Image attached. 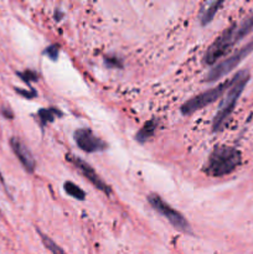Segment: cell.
Instances as JSON below:
<instances>
[{"instance_id":"obj_14","label":"cell","mask_w":253,"mask_h":254,"mask_svg":"<svg viewBox=\"0 0 253 254\" xmlns=\"http://www.w3.org/2000/svg\"><path fill=\"white\" fill-rule=\"evenodd\" d=\"M63 189L64 191H66L67 195L76 198V200L83 201L84 198H86V192H84L79 186H77L76 184L71 183V181H66V183L63 184Z\"/></svg>"},{"instance_id":"obj_2","label":"cell","mask_w":253,"mask_h":254,"mask_svg":"<svg viewBox=\"0 0 253 254\" xmlns=\"http://www.w3.org/2000/svg\"><path fill=\"white\" fill-rule=\"evenodd\" d=\"M251 78V74L247 69H243L240 71L238 73H236V76L232 77V83H231L230 88L226 92L225 98L221 102L220 107H218V112L215 116L212 122V130L218 131L222 129V127L225 126L226 122L228 121L230 116L232 114L235 106L237 104L238 98L242 94L243 89L247 86L248 81Z\"/></svg>"},{"instance_id":"obj_8","label":"cell","mask_w":253,"mask_h":254,"mask_svg":"<svg viewBox=\"0 0 253 254\" xmlns=\"http://www.w3.org/2000/svg\"><path fill=\"white\" fill-rule=\"evenodd\" d=\"M73 139L77 146L86 153H98L108 148V144L97 136L91 129L81 128L73 133Z\"/></svg>"},{"instance_id":"obj_9","label":"cell","mask_w":253,"mask_h":254,"mask_svg":"<svg viewBox=\"0 0 253 254\" xmlns=\"http://www.w3.org/2000/svg\"><path fill=\"white\" fill-rule=\"evenodd\" d=\"M9 143L12 153L15 154V156H16L17 160L20 161V164H21L22 168L25 169V171L29 174L34 173L35 168H36V161H35L34 156H32L29 148H27L19 138H16V136L10 138Z\"/></svg>"},{"instance_id":"obj_16","label":"cell","mask_w":253,"mask_h":254,"mask_svg":"<svg viewBox=\"0 0 253 254\" xmlns=\"http://www.w3.org/2000/svg\"><path fill=\"white\" fill-rule=\"evenodd\" d=\"M16 74L27 84H30L31 82L39 81V74H37L36 72L31 71V69H26V71L24 72H16Z\"/></svg>"},{"instance_id":"obj_11","label":"cell","mask_w":253,"mask_h":254,"mask_svg":"<svg viewBox=\"0 0 253 254\" xmlns=\"http://www.w3.org/2000/svg\"><path fill=\"white\" fill-rule=\"evenodd\" d=\"M156 128H158V121H155V119L148 121L140 129H139L138 133L135 134V140L140 144L146 143L149 139L153 138L154 134H155Z\"/></svg>"},{"instance_id":"obj_3","label":"cell","mask_w":253,"mask_h":254,"mask_svg":"<svg viewBox=\"0 0 253 254\" xmlns=\"http://www.w3.org/2000/svg\"><path fill=\"white\" fill-rule=\"evenodd\" d=\"M252 51H253V40L251 42H248L247 45H245L243 47H241L240 50H237V51H236L235 54L231 55L230 57H227V59L223 60V61L218 62L216 66H213L212 68L210 69V72L206 74L203 82L210 83V82H215L217 81V79L222 78L223 76L230 73L232 69H235L236 67L242 62V60L246 59V57H247Z\"/></svg>"},{"instance_id":"obj_20","label":"cell","mask_w":253,"mask_h":254,"mask_svg":"<svg viewBox=\"0 0 253 254\" xmlns=\"http://www.w3.org/2000/svg\"><path fill=\"white\" fill-rule=\"evenodd\" d=\"M0 113H1V116L6 119L14 118V113H12V111L9 108V107H1V109H0Z\"/></svg>"},{"instance_id":"obj_10","label":"cell","mask_w":253,"mask_h":254,"mask_svg":"<svg viewBox=\"0 0 253 254\" xmlns=\"http://www.w3.org/2000/svg\"><path fill=\"white\" fill-rule=\"evenodd\" d=\"M223 5L222 0H215V1H206L203 2L202 7L200 10V14H198V20H200L201 25L205 26V25L210 24L211 21L215 17L216 12L218 11L221 6Z\"/></svg>"},{"instance_id":"obj_18","label":"cell","mask_w":253,"mask_h":254,"mask_svg":"<svg viewBox=\"0 0 253 254\" xmlns=\"http://www.w3.org/2000/svg\"><path fill=\"white\" fill-rule=\"evenodd\" d=\"M15 92H16L17 94H20V96L25 97V98L27 99H31V98H35L36 97V91H35L34 88H30L29 91L27 89H22V88H17V87H15Z\"/></svg>"},{"instance_id":"obj_15","label":"cell","mask_w":253,"mask_h":254,"mask_svg":"<svg viewBox=\"0 0 253 254\" xmlns=\"http://www.w3.org/2000/svg\"><path fill=\"white\" fill-rule=\"evenodd\" d=\"M39 235H40V237H41L42 243H44L45 247H46L47 250H49L52 254H66V253H64V251L62 250V248L60 247L57 243H55L54 241H52L51 238L49 237V236L44 235L42 232H39Z\"/></svg>"},{"instance_id":"obj_21","label":"cell","mask_w":253,"mask_h":254,"mask_svg":"<svg viewBox=\"0 0 253 254\" xmlns=\"http://www.w3.org/2000/svg\"><path fill=\"white\" fill-rule=\"evenodd\" d=\"M0 183L2 184V186H4V188H5V190H7V189H6V185H5L4 178H2V175H1V173H0Z\"/></svg>"},{"instance_id":"obj_17","label":"cell","mask_w":253,"mask_h":254,"mask_svg":"<svg viewBox=\"0 0 253 254\" xmlns=\"http://www.w3.org/2000/svg\"><path fill=\"white\" fill-rule=\"evenodd\" d=\"M44 54H45V55H47V56H49L50 59L52 60V61H56V60L59 59V54H60V45H57V44H52V45H50V46H47L46 49H45Z\"/></svg>"},{"instance_id":"obj_13","label":"cell","mask_w":253,"mask_h":254,"mask_svg":"<svg viewBox=\"0 0 253 254\" xmlns=\"http://www.w3.org/2000/svg\"><path fill=\"white\" fill-rule=\"evenodd\" d=\"M253 29V12L250 15V16L246 17L242 22H241L240 26H237L236 29V39L237 41H240L241 39H243L245 36H247Z\"/></svg>"},{"instance_id":"obj_5","label":"cell","mask_w":253,"mask_h":254,"mask_svg":"<svg viewBox=\"0 0 253 254\" xmlns=\"http://www.w3.org/2000/svg\"><path fill=\"white\" fill-rule=\"evenodd\" d=\"M231 83H232V78L228 79V81L222 82V83H220L218 86L213 87V88L211 89H207V91L202 92V93L197 94V96L192 97V98L189 99L186 103H184L183 106H181V113L192 114L195 113V112L202 109L203 107L213 103V102L217 101L220 97H222V94L225 93V92H227Z\"/></svg>"},{"instance_id":"obj_6","label":"cell","mask_w":253,"mask_h":254,"mask_svg":"<svg viewBox=\"0 0 253 254\" xmlns=\"http://www.w3.org/2000/svg\"><path fill=\"white\" fill-rule=\"evenodd\" d=\"M236 29H237V25H231L210 45L203 57V62L206 64H215L237 42Z\"/></svg>"},{"instance_id":"obj_19","label":"cell","mask_w":253,"mask_h":254,"mask_svg":"<svg viewBox=\"0 0 253 254\" xmlns=\"http://www.w3.org/2000/svg\"><path fill=\"white\" fill-rule=\"evenodd\" d=\"M104 62H106V64L108 67H114V68H122L123 67L122 61L119 59H117V57H106Z\"/></svg>"},{"instance_id":"obj_7","label":"cell","mask_w":253,"mask_h":254,"mask_svg":"<svg viewBox=\"0 0 253 254\" xmlns=\"http://www.w3.org/2000/svg\"><path fill=\"white\" fill-rule=\"evenodd\" d=\"M66 160L68 161V163H71L72 165L76 168V170H78L79 173H81V175H83L84 178H86L87 180H88L89 183H91L92 185L97 189V190H99L101 192L106 193V195H108V196L111 195L112 193L111 186L102 180L101 176H99L98 174L94 171V169L92 168L88 163H86L84 160H82V159L78 158V156L72 155V154L66 155Z\"/></svg>"},{"instance_id":"obj_4","label":"cell","mask_w":253,"mask_h":254,"mask_svg":"<svg viewBox=\"0 0 253 254\" xmlns=\"http://www.w3.org/2000/svg\"><path fill=\"white\" fill-rule=\"evenodd\" d=\"M148 201L151 207L164 216L175 230L183 233H191V226L188 220L179 211L174 210L169 203H166L158 193H150L148 196Z\"/></svg>"},{"instance_id":"obj_12","label":"cell","mask_w":253,"mask_h":254,"mask_svg":"<svg viewBox=\"0 0 253 254\" xmlns=\"http://www.w3.org/2000/svg\"><path fill=\"white\" fill-rule=\"evenodd\" d=\"M62 116H63V113L59 108H54V107H51V108H41L37 112V118H39L37 121H39L41 128H44L47 124L52 123L56 117Z\"/></svg>"},{"instance_id":"obj_1","label":"cell","mask_w":253,"mask_h":254,"mask_svg":"<svg viewBox=\"0 0 253 254\" xmlns=\"http://www.w3.org/2000/svg\"><path fill=\"white\" fill-rule=\"evenodd\" d=\"M242 163V155L238 149L227 145L216 146L211 151L203 171L212 178H222L230 175Z\"/></svg>"}]
</instances>
